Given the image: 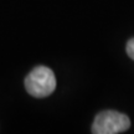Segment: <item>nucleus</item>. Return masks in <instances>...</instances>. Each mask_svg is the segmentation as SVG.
<instances>
[{
    "label": "nucleus",
    "mask_w": 134,
    "mask_h": 134,
    "mask_svg": "<svg viewBox=\"0 0 134 134\" xmlns=\"http://www.w3.org/2000/svg\"><path fill=\"white\" fill-rule=\"evenodd\" d=\"M125 50H127V55H128L132 60H134V37L130 38L129 41L127 42Z\"/></svg>",
    "instance_id": "3"
},
{
    "label": "nucleus",
    "mask_w": 134,
    "mask_h": 134,
    "mask_svg": "<svg viewBox=\"0 0 134 134\" xmlns=\"http://www.w3.org/2000/svg\"><path fill=\"white\" fill-rule=\"evenodd\" d=\"M25 88L35 98H45L56 88V77L52 70L46 66H37L25 78Z\"/></svg>",
    "instance_id": "1"
},
{
    "label": "nucleus",
    "mask_w": 134,
    "mask_h": 134,
    "mask_svg": "<svg viewBox=\"0 0 134 134\" xmlns=\"http://www.w3.org/2000/svg\"><path fill=\"white\" fill-rule=\"evenodd\" d=\"M130 127L128 115L117 110H103L97 114L92 124L94 134H118L123 133Z\"/></svg>",
    "instance_id": "2"
}]
</instances>
